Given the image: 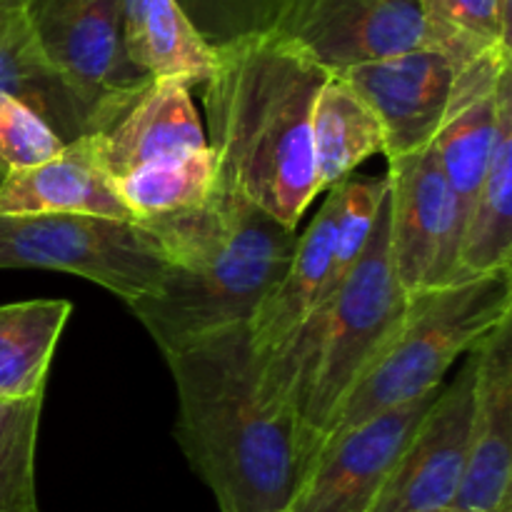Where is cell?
Wrapping results in <instances>:
<instances>
[{
    "label": "cell",
    "mask_w": 512,
    "mask_h": 512,
    "mask_svg": "<svg viewBox=\"0 0 512 512\" xmlns=\"http://www.w3.org/2000/svg\"><path fill=\"white\" fill-rule=\"evenodd\" d=\"M178 390L175 440L220 512H285L313 453L300 415L265 375L248 323L165 353Z\"/></svg>",
    "instance_id": "obj_1"
},
{
    "label": "cell",
    "mask_w": 512,
    "mask_h": 512,
    "mask_svg": "<svg viewBox=\"0 0 512 512\" xmlns=\"http://www.w3.org/2000/svg\"><path fill=\"white\" fill-rule=\"evenodd\" d=\"M330 73L275 33L215 50L203 83L218 188L298 230L320 195L310 120Z\"/></svg>",
    "instance_id": "obj_2"
},
{
    "label": "cell",
    "mask_w": 512,
    "mask_h": 512,
    "mask_svg": "<svg viewBox=\"0 0 512 512\" xmlns=\"http://www.w3.org/2000/svg\"><path fill=\"white\" fill-rule=\"evenodd\" d=\"M140 223L158 238L168 270L158 293L128 308L163 355L248 323L298 243L295 230L223 188L198 208Z\"/></svg>",
    "instance_id": "obj_3"
},
{
    "label": "cell",
    "mask_w": 512,
    "mask_h": 512,
    "mask_svg": "<svg viewBox=\"0 0 512 512\" xmlns=\"http://www.w3.org/2000/svg\"><path fill=\"white\" fill-rule=\"evenodd\" d=\"M408 293L398 283L388 245V195L363 255L328 303L298 330L265 373L300 415L310 453L320 450L350 390L403 323Z\"/></svg>",
    "instance_id": "obj_4"
},
{
    "label": "cell",
    "mask_w": 512,
    "mask_h": 512,
    "mask_svg": "<svg viewBox=\"0 0 512 512\" xmlns=\"http://www.w3.org/2000/svg\"><path fill=\"white\" fill-rule=\"evenodd\" d=\"M508 318L512 268L410 293L403 323L350 390L328 438L440 390L455 360L473 353Z\"/></svg>",
    "instance_id": "obj_5"
},
{
    "label": "cell",
    "mask_w": 512,
    "mask_h": 512,
    "mask_svg": "<svg viewBox=\"0 0 512 512\" xmlns=\"http://www.w3.org/2000/svg\"><path fill=\"white\" fill-rule=\"evenodd\" d=\"M45 268L78 275L125 303L150 298L168 270L158 238L135 220L105 215H0V270Z\"/></svg>",
    "instance_id": "obj_6"
},
{
    "label": "cell",
    "mask_w": 512,
    "mask_h": 512,
    "mask_svg": "<svg viewBox=\"0 0 512 512\" xmlns=\"http://www.w3.org/2000/svg\"><path fill=\"white\" fill-rule=\"evenodd\" d=\"M23 10L40 48L93 115V133H103L150 80L125 55L123 0H23Z\"/></svg>",
    "instance_id": "obj_7"
},
{
    "label": "cell",
    "mask_w": 512,
    "mask_h": 512,
    "mask_svg": "<svg viewBox=\"0 0 512 512\" xmlns=\"http://www.w3.org/2000/svg\"><path fill=\"white\" fill-rule=\"evenodd\" d=\"M270 33L298 45L330 75L413 50H448L418 0H288Z\"/></svg>",
    "instance_id": "obj_8"
},
{
    "label": "cell",
    "mask_w": 512,
    "mask_h": 512,
    "mask_svg": "<svg viewBox=\"0 0 512 512\" xmlns=\"http://www.w3.org/2000/svg\"><path fill=\"white\" fill-rule=\"evenodd\" d=\"M388 245L405 293L455 283L465 213L433 145L388 160Z\"/></svg>",
    "instance_id": "obj_9"
},
{
    "label": "cell",
    "mask_w": 512,
    "mask_h": 512,
    "mask_svg": "<svg viewBox=\"0 0 512 512\" xmlns=\"http://www.w3.org/2000/svg\"><path fill=\"white\" fill-rule=\"evenodd\" d=\"M440 390L325 440L288 510L368 512Z\"/></svg>",
    "instance_id": "obj_10"
},
{
    "label": "cell",
    "mask_w": 512,
    "mask_h": 512,
    "mask_svg": "<svg viewBox=\"0 0 512 512\" xmlns=\"http://www.w3.org/2000/svg\"><path fill=\"white\" fill-rule=\"evenodd\" d=\"M470 60L443 48H423L358 65L338 78L368 103L383 128V155L398 160L433 145L455 80Z\"/></svg>",
    "instance_id": "obj_11"
},
{
    "label": "cell",
    "mask_w": 512,
    "mask_h": 512,
    "mask_svg": "<svg viewBox=\"0 0 512 512\" xmlns=\"http://www.w3.org/2000/svg\"><path fill=\"white\" fill-rule=\"evenodd\" d=\"M475 358L465 355L390 470L368 512H450L458 495L473 415Z\"/></svg>",
    "instance_id": "obj_12"
},
{
    "label": "cell",
    "mask_w": 512,
    "mask_h": 512,
    "mask_svg": "<svg viewBox=\"0 0 512 512\" xmlns=\"http://www.w3.org/2000/svg\"><path fill=\"white\" fill-rule=\"evenodd\" d=\"M473 358L468 450L450 512H512V318L473 350Z\"/></svg>",
    "instance_id": "obj_13"
},
{
    "label": "cell",
    "mask_w": 512,
    "mask_h": 512,
    "mask_svg": "<svg viewBox=\"0 0 512 512\" xmlns=\"http://www.w3.org/2000/svg\"><path fill=\"white\" fill-rule=\"evenodd\" d=\"M103 173L118 180L143 165L208 148L190 88L173 78H150L120 118L90 135Z\"/></svg>",
    "instance_id": "obj_14"
},
{
    "label": "cell",
    "mask_w": 512,
    "mask_h": 512,
    "mask_svg": "<svg viewBox=\"0 0 512 512\" xmlns=\"http://www.w3.org/2000/svg\"><path fill=\"white\" fill-rule=\"evenodd\" d=\"M80 213L135 220L103 173L90 135L68 143L55 158L8 170L0 183V215ZM138 223V220H135Z\"/></svg>",
    "instance_id": "obj_15"
},
{
    "label": "cell",
    "mask_w": 512,
    "mask_h": 512,
    "mask_svg": "<svg viewBox=\"0 0 512 512\" xmlns=\"http://www.w3.org/2000/svg\"><path fill=\"white\" fill-rule=\"evenodd\" d=\"M335 213H338V193L328 190L325 203L295 243V253L285 275L248 320L253 348L263 358L283 353L323 300L330 275V255H333Z\"/></svg>",
    "instance_id": "obj_16"
},
{
    "label": "cell",
    "mask_w": 512,
    "mask_h": 512,
    "mask_svg": "<svg viewBox=\"0 0 512 512\" xmlns=\"http://www.w3.org/2000/svg\"><path fill=\"white\" fill-rule=\"evenodd\" d=\"M0 93L33 110L65 145L93 135V115L40 48L25 10L0 23Z\"/></svg>",
    "instance_id": "obj_17"
},
{
    "label": "cell",
    "mask_w": 512,
    "mask_h": 512,
    "mask_svg": "<svg viewBox=\"0 0 512 512\" xmlns=\"http://www.w3.org/2000/svg\"><path fill=\"white\" fill-rule=\"evenodd\" d=\"M512 268V78L500 90L493 153L465 218L455 280Z\"/></svg>",
    "instance_id": "obj_18"
},
{
    "label": "cell",
    "mask_w": 512,
    "mask_h": 512,
    "mask_svg": "<svg viewBox=\"0 0 512 512\" xmlns=\"http://www.w3.org/2000/svg\"><path fill=\"white\" fill-rule=\"evenodd\" d=\"M123 48L130 65L148 78L203 85L215 50L203 43L175 0H123Z\"/></svg>",
    "instance_id": "obj_19"
},
{
    "label": "cell",
    "mask_w": 512,
    "mask_h": 512,
    "mask_svg": "<svg viewBox=\"0 0 512 512\" xmlns=\"http://www.w3.org/2000/svg\"><path fill=\"white\" fill-rule=\"evenodd\" d=\"M310 143L323 193L353 178L360 163L383 153V128L368 103L343 78L330 75L315 98Z\"/></svg>",
    "instance_id": "obj_20"
},
{
    "label": "cell",
    "mask_w": 512,
    "mask_h": 512,
    "mask_svg": "<svg viewBox=\"0 0 512 512\" xmlns=\"http://www.w3.org/2000/svg\"><path fill=\"white\" fill-rule=\"evenodd\" d=\"M68 300H23L0 305V398L45 395L55 348L68 325Z\"/></svg>",
    "instance_id": "obj_21"
},
{
    "label": "cell",
    "mask_w": 512,
    "mask_h": 512,
    "mask_svg": "<svg viewBox=\"0 0 512 512\" xmlns=\"http://www.w3.org/2000/svg\"><path fill=\"white\" fill-rule=\"evenodd\" d=\"M113 188L120 203L140 223L208 203L210 195L218 190V163L213 150L205 148L180 158L143 165L113 180Z\"/></svg>",
    "instance_id": "obj_22"
},
{
    "label": "cell",
    "mask_w": 512,
    "mask_h": 512,
    "mask_svg": "<svg viewBox=\"0 0 512 512\" xmlns=\"http://www.w3.org/2000/svg\"><path fill=\"white\" fill-rule=\"evenodd\" d=\"M43 395L0 398V512H38L35 448Z\"/></svg>",
    "instance_id": "obj_23"
},
{
    "label": "cell",
    "mask_w": 512,
    "mask_h": 512,
    "mask_svg": "<svg viewBox=\"0 0 512 512\" xmlns=\"http://www.w3.org/2000/svg\"><path fill=\"white\" fill-rule=\"evenodd\" d=\"M333 190L338 193L333 255H330L328 285H325L323 300L315 308V313L328 308L333 295L338 293V288L345 283L348 273L355 268L360 255H363L370 233L375 228V220H378L380 208H383L385 195H388V178L385 175L383 178H348Z\"/></svg>",
    "instance_id": "obj_24"
},
{
    "label": "cell",
    "mask_w": 512,
    "mask_h": 512,
    "mask_svg": "<svg viewBox=\"0 0 512 512\" xmlns=\"http://www.w3.org/2000/svg\"><path fill=\"white\" fill-rule=\"evenodd\" d=\"M445 48L475 58L510 40V0H418Z\"/></svg>",
    "instance_id": "obj_25"
},
{
    "label": "cell",
    "mask_w": 512,
    "mask_h": 512,
    "mask_svg": "<svg viewBox=\"0 0 512 512\" xmlns=\"http://www.w3.org/2000/svg\"><path fill=\"white\" fill-rule=\"evenodd\" d=\"M210 50L275 28L288 0H175Z\"/></svg>",
    "instance_id": "obj_26"
},
{
    "label": "cell",
    "mask_w": 512,
    "mask_h": 512,
    "mask_svg": "<svg viewBox=\"0 0 512 512\" xmlns=\"http://www.w3.org/2000/svg\"><path fill=\"white\" fill-rule=\"evenodd\" d=\"M63 148V140L33 110L0 93V168L5 173L45 163Z\"/></svg>",
    "instance_id": "obj_27"
},
{
    "label": "cell",
    "mask_w": 512,
    "mask_h": 512,
    "mask_svg": "<svg viewBox=\"0 0 512 512\" xmlns=\"http://www.w3.org/2000/svg\"><path fill=\"white\" fill-rule=\"evenodd\" d=\"M23 10V0H0V23Z\"/></svg>",
    "instance_id": "obj_28"
},
{
    "label": "cell",
    "mask_w": 512,
    "mask_h": 512,
    "mask_svg": "<svg viewBox=\"0 0 512 512\" xmlns=\"http://www.w3.org/2000/svg\"><path fill=\"white\" fill-rule=\"evenodd\" d=\"M3 178H5V170L0 168V183H3Z\"/></svg>",
    "instance_id": "obj_29"
},
{
    "label": "cell",
    "mask_w": 512,
    "mask_h": 512,
    "mask_svg": "<svg viewBox=\"0 0 512 512\" xmlns=\"http://www.w3.org/2000/svg\"><path fill=\"white\" fill-rule=\"evenodd\" d=\"M285 512H290V510H285Z\"/></svg>",
    "instance_id": "obj_30"
}]
</instances>
